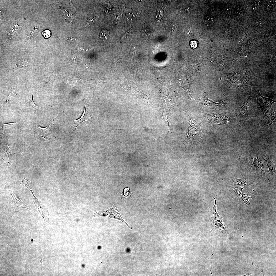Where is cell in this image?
Instances as JSON below:
<instances>
[{"instance_id": "cell-3", "label": "cell", "mask_w": 276, "mask_h": 276, "mask_svg": "<svg viewBox=\"0 0 276 276\" xmlns=\"http://www.w3.org/2000/svg\"><path fill=\"white\" fill-rule=\"evenodd\" d=\"M255 93L257 100L255 111L264 114L268 109L272 108V104L276 102V101L263 96L258 89L255 90Z\"/></svg>"}, {"instance_id": "cell-12", "label": "cell", "mask_w": 276, "mask_h": 276, "mask_svg": "<svg viewBox=\"0 0 276 276\" xmlns=\"http://www.w3.org/2000/svg\"><path fill=\"white\" fill-rule=\"evenodd\" d=\"M230 188L232 189H237L240 187L246 186L249 185L255 184L248 182L245 177V174L243 178L239 179L233 177L230 181Z\"/></svg>"}, {"instance_id": "cell-7", "label": "cell", "mask_w": 276, "mask_h": 276, "mask_svg": "<svg viewBox=\"0 0 276 276\" xmlns=\"http://www.w3.org/2000/svg\"><path fill=\"white\" fill-rule=\"evenodd\" d=\"M203 116L205 119L209 123L221 124H225L229 122L228 119L225 112L221 114L214 113L213 114H209L205 113L203 114Z\"/></svg>"}, {"instance_id": "cell-19", "label": "cell", "mask_w": 276, "mask_h": 276, "mask_svg": "<svg viewBox=\"0 0 276 276\" xmlns=\"http://www.w3.org/2000/svg\"><path fill=\"white\" fill-rule=\"evenodd\" d=\"M19 122L16 123H11L6 124H3L2 127L4 128H7L11 127L14 128L18 124H17Z\"/></svg>"}, {"instance_id": "cell-9", "label": "cell", "mask_w": 276, "mask_h": 276, "mask_svg": "<svg viewBox=\"0 0 276 276\" xmlns=\"http://www.w3.org/2000/svg\"><path fill=\"white\" fill-rule=\"evenodd\" d=\"M230 196L238 202L245 203L249 207L252 206L249 201V199L252 198V195L245 194L237 189H231Z\"/></svg>"}, {"instance_id": "cell-22", "label": "cell", "mask_w": 276, "mask_h": 276, "mask_svg": "<svg viewBox=\"0 0 276 276\" xmlns=\"http://www.w3.org/2000/svg\"><path fill=\"white\" fill-rule=\"evenodd\" d=\"M132 34V29H131L124 34L122 38L121 39L123 40L127 39L131 36Z\"/></svg>"}, {"instance_id": "cell-27", "label": "cell", "mask_w": 276, "mask_h": 276, "mask_svg": "<svg viewBox=\"0 0 276 276\" xmlns=\"http://www.w3.org/2000/svg\"><path fill=\"white\" fill-rule=\"evenodd\" d=\"M119 61V60L117 58L115 57L113 59L112 62V65L114 66L116 65L118 63Z\"/></svg>"}, {"instance_id": "cell-4", "label": "cell", "mask_w": 276, "mask_h": 276, "mask_svg": "<svg viewBox=\"0 0 276 276\" xmlns=\"http://www.w3.org/2000/svg\"><path fill=\"white\" fill-rule=\"evenodd\" d=\"M200 105L203 109H214L222 110L227 107L228 100L226 99L219 103H215L210 99H208L206 96H203L200 98Z\"/></svg>"}, {"instance_id": "cell-2", "label": "cell", "mask_w": 276, "mask_h": 276, "mask_svg": "<svg viewBox=\"0 0 276 276\" xmlns=\"http://www.w3.org/2000/svg\"><path fill=\"white\" fill-rule=\"evenodd\" d=\"M188 114L190 121L187 138L190 141L199 140L201 139L202 135L201 130L202 123L196 122L193 117L191 115H189L188 113Z\"/></svg>"}, {"instance_id": "cell-15", "label": "cell", "mask_w": 276, "mask_h": 276, "mask_svg": "<svg viewBox=\"0 0 276 276\" xmlns=\"http://www.w3.org/2000/svg\"><path fill=\"white\" fill-rule=\"evenodd\" d=\"M229 81L230 85L232 88L239 90L242 92H244V90L242 88L241 84H239V82L236 78L232 77L230 79Z\"/></svg>"}, {"instance_id": "cell-11", "label": "cell", "mask_w": 276, "mask_h": 276, "mask_svg": "<svg viewBox=\"0 0 276 276\" xmlns=\"http://www.w3.org/2000/svg\"><path fill=\"white\" fill-rule=\"evenodd\" d=\"M264 114L263 118L260 122V128L267 127L276 122L274 118L276 112L273 108L268 109Z\"/></svg>"}, {"instance_id": "cell-1", "label": "cell", "mask_w": 276, "mask_h": 276, "mask_svg": "<svg viewBox=\"0 0 276 276\" xmlns=\"http://www.w3.org/2000/svg\"><path fill=\"white\" fill-rule=\"evenodd\" d=\"M5 185L6 190L4 191L3 192L4 196L14 210L18 211L21 209L25 208L31 210L22 201L18 195L14 193L10 187L7 186L6 183Z\"/></svg>"}, {"instance_id": "cell-17", "label": "cell", "mask_w": 276, "mask_h": 276, "mask_svg": "<svg viewBox=\"0 0 276 276\" xmlns=\"http://www.w3.org/2000/svg\"><path fill=\"white\" fill-rule=\"evenodd\" d=\"M205 22L206 24L208 26L213 25L214 23L213 17L211 16H207Z\"/></svg>"}, {"instance_id": "cell-26", "label": "cell", "mask_w": 276, "mask_h": 276, "mask_svg": "<svg viewBox=\"0 0 276 276\" xmlns=\"http://www.w3.org/2000/svg\"><path fill=\"white\" fill-rule=\"evenodd\" d=\"M192 33V30L191 28L187 29L186 32V34L187 36L189 37L191 36Z\"/></svg>"}, {"instance_id": "cell-13", "label": "cell", "mask_w": 276, "mask_h": 276, "mask_svg": "<svg viewBox=\"0 0 276 276\" xmlns=\"http://www.w3.org/2000/svg\"><path fill=\"white\" fill-rule=\"evenodd\" d=\"M88 103H86L85 104L84 112L83 113L81 118L76 120H74V123L73 124H74V126L75 127L74 130H76L77 127L79 124L84 121L87 120L89 121L92 122L93 118L91 117L88 114Z\"/></svg>"}, {"instance_id": "cell-32", "label": "cell", "mask_w": 276, "mask_h": 276, "mask_svg": "<svg viewBox=\"0 0 276 276\" xmlns=\"http://www.w3.org/2000/svg\"><path fill=\"white\" fill-rule=\"evenodd\" d=\"M31 241L33 242V240H31Z\"/></svg>"}, {"instance_id": "cell-30", "label": "cell", "mask_w": 276, "mask_h": 276, "mask_svg": "<svg viewBox=\"0 0 276 276\" xmlns=\"http://www.w3.org/2000/svg\"><path fill=\"white\" fill-rule=\"evenodd\" d=\"M135 51H136V50H135V49H134V50H133L131 52V56H133V55H134V54H135Z\"/></svg>"}, {"instance_id": "cell-6", "label": "cell", "mask_w": 276, "mask_h": 276, "mask_svg": "<svg viewBox=\"0 0 276 276\" xmlns=\"http://www.w3.org/2000/svg\"><path fill=\"white\" fill-rule=\"evenodd\" d=\"M93 216L95 217L101 216H107L111 218L118 219L123 222L130 229H132L131 227L128 225L122 218L117 208L116 204H115L112 207L107 210L103 211H100L97 212L94 214Z\"/></svg>"}, {"instance_id": "cell-16", "label": "cell", "mask_w": 276, "mask_h": 276, "mask_svg": "<svg viewBox=\"0 0 276 276\" xmlns=\"http://www.w3.org/2000/svg\"><path fill=\"white\" fill-rule=\"evenodd\" d=\"M22 182L21 183V186L23 187H26L28 188L31 187L32 182L30 181V179L29 180L24 178L23 180H22Z\"/></svg>"}, {"instance_id": "cell-21", "label": "cell", "mask_w": 276, "mask_h": 276, "mask_svg": "<svg viewBox=\"0 0 276 276\" xmlns=\"http://www.w3.org/2000/svg\"><path fill=\"white\" fill-rule=\"evenodd\" d=\"M17 84L16 85H15L14 88H13L12 91H11V92L9 94V95L8 97H7L6 100L7 101L8 100L9 97L11 96H12L16 95V94L17 93Z\"/></svg>"}, {"instance_id": "cell-20", "label": "cell", "mask_w": 276, "mask_h": 276, "mask_svg": "<svg viewBox=\"0 0 276 276\" xmlns=\"http://www.w3.org/2000/svg\"><path fill=\"white\" fill-rule=\"evenodd\" d=\"M178 25L177 24H172L170 28V31L172 33L175 32L178 29Z\"/></svg>"}, {"instance_id": "cell-5", "label": "cell", "mask_w": 276, "mask_h": 276, "mask_svg": "<svg viewBox=\"0 0 276 276\" xmlns=\"http://www.w3.org/2000/svg\"><path fill=\"white\" fill-rule=\"evenodd\" d=\"M252 99V97L250 94L248 99L244 102L242 106L236 109L237 117L240 125L246 124L249 119L257 116H249L248 114V107Z\"/></svg>"}, {"instance_id": "cell-24", "label": "cell", "mask_w": 276, "mask_h": 276, "mask_svg": "<svg viewBox=\"0 0 276 276\" xmlns=\"http://www.w3.org/2000/svg\"><path fill=\"white\" fill-rule=\"evenodd\" d=\"M157 16L158 19L160 20L163 16V13L162 10L158 9L157 11Z\"/></svg>"}, {"instance_id": "cell-8", "label": "cell", "mask_w": 276, "mask_h": 276, "mask_svg": "<svg viewBox=\"0 0 276 276\" xmlns=\"http://www.w3.org/2000/svg\"><path fill=\"white\" fill-rule=\"evenodd\" d=\"M28 189L33 195L34 198V203L37 209L44 219V222L43 225V227L44 229H45L46 228V226L48 224L49 221L48 218L49 213L48 209L46 206L44 205L42 203L35 197L32 190L31 188H29Z\"/></svg>"}, {"instance_id": "cell-29", "label": "cell", "mask_w": 276, "mask_h": 276, "mask_svg": "<svg viewBox=\"0 0 276 276\" xmlns=\"http://www.w3.org/2000/svg\"><path fill=\"white\" fill-rule=\"evenodd\" d=\"M83 65L84 66V67L86 69H90V64L88 62H83Z\"/></svg>"}, {"instance_id": "cell-18", "label": "cell", "mask_w": 276, "mask_h": 276, "mask_svg": "<svg viewBox=\"0 0 276 276\" xmlns=\"http://www.w3.org/2000/svg\"><path fill=\"white\" fill-rule=\"evenodd\" d=\"M109 32L107 30H104L102 31L100 34V36L101 39H105L108 35Z\"/></svg>"}, {"instance_id": "cell-25", "label": "cell", "mask_w": 276, "mask_h": 276, "mask_svg": "<svg viewBox=\"0 0 276 276\" xmlns=\"http://www.w3.org/2000/svg\"><path fill=\"white\" fill-rule=\"evenodd\" d=\"M197 43L195 41H192L191 43V47L193 49L196 48L197 46Z\"/></svg>"}, {"instance_id": "cell-31", "label": "cell", "mask_w": 276, "mask_h": 276, "mask_svg": "<svg viewBox=\"0 0 276 276\" xmlns=\"http://www.w3.org/2000/svg\"><path fill=\"white\" fill-rule=\"evenodd\" d=\"M40 262L41 263V264H42V263H43L42 259H41V260L40 261Z\"/></svg>"}, {"instance_id": "cell-28", "label": "cell", "mask_w": 276, "mask_h": 276, "mask_svg": "<svg viewBox=\"0 0 276 276\" xmlns=\"http://www.w3.org/2000/svg\"><path fill=\"white\" fill-rule=\"evenodd\" d=\"M30 104H30V105H31V107H37L38 108H40L39 107L37 106H36V105L34 103V101H33V96L32 95H31V103H30Z\"/></svg>"}, {"instance_id": "cell-14", "label": "cell", "mask_w": 276, "mask_h": 276, "mask_svg": "<svg viewBox=\"0 0 276 276\" xmlns=\"http://www.w3.org/2000/svg\"><path fill=\"white\" fill-rule=\"evenodd\" d=\"M30 63V62L28 59L20 58L17 60L16 64H15V70L21 68H27Z\"/></svg>"}, {"instance_id": "cell-23", "label": "cell", "mask_w": 276, "mask_h": 276, "mask_svg": "<svg viewBox=\"0 0 276 276\" xmlns=\"http://www.w3.org/2000/svg\"><path fill=\"white\" fill-rule=\"evenodd\" d=\"M42 34L45 38L48 39L51 36V33L50 30H46L44 31Z\"/></svg>"}, {"instance_id": "cell-10", "label": "cell", "mask_w": 276, "mask_h": 276, "mask_svg": "<svg viewBox=\"0 0 276 276\" xmlns=\"http://www.w3.org/2000/svg\"><path fill=\"white\" fill-rule=\"evenodd\" d=\"M215 200L214 205L212 210L211 215V221L213 224V229H224L225 226L223 223L221 218L219 216L217 211L216 199Z\"/></svg>"}]
</instances>
